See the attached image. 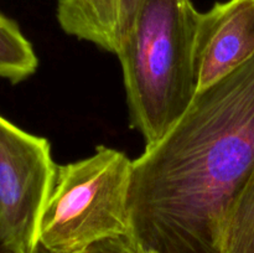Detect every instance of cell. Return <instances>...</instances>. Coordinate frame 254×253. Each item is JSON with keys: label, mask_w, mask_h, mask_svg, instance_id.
I'll return each instance as SVG.
<instances>
[{"label": "cell", "mask_w": 254, "mask_h": 253, "mask_svg": "<svg viewBox=\"0 0 254 253\" xmlns=\"http://www.w3.org/2000/svg\"><path fill=\"white\" fill-rule=\"evenodd\" d=\"M34 253H45V252H44V251H42V250H41V248H40V247H39V248H37V250H36V251H35V252H34Z\"/></svg>", "instance_id": "10"}, {"label": "cell", "mask_w": 254, "mask_h": 253, "mask_svg": "<svg viewBox=\"0 0 254 253\" xmlns=\"http://www.w3.org/2000/svg\"><path fill=\"white\" fill-rule=\"evenodd\" d=\"M47 139L0 116V248L34 253L42 212L56 178Z\"/></svg>", "instance_id": "4"}, {"label": "cell", "mask_w": 254, "mask_h": 253, "mask_svg": "<svg viewBox=\"0 0 254 253\" xmlns=\"http://www.w3.org/2000/svg\"><path fill=\"white\" fill-rule=\"evenodd\" d=\"M37 66L31 42L14 20L0 12V78L19 83L32 76Z\"/></svg>", "instance_id": "8"}, {"label": "cell", "mask_w": 254, "mask_h": 253, "mask_svg": "<svg viewBox=\"0 0 254 253\" xmlns=\"http://www.w3.org/2000/svg\"><path fill=\"white\" fill-rule=\"evenodd\" d=\"M143 0H59L57 19L67 34L117 55Z\"/></svg>", "instance_id": "6"}, {"label": "cell", "mask_w": 254, "mask_h": 253, "mask_svg": "<svg viewBox=\"0 0 254 253\" xmlns=\"http://www.w3.org/2000/svg\"><path fill=\"white\" fill-rule=\"evenodd\" d=\"M221 253H254V170L226 213Z\"/></svg>", "instance_id": "7"}, {"label": "cell", "mask_w": 254, "mask_h": 253, "mask_svg": "<svg viewBox=\"0 0 254 253\" xmlns=\"http://www.w3.org/2000/svg\"><path fill=\"white\" fill-rule=\"evenodd\" d=\"M253 56L254 0H227L200 12L195 37L197 92L217 83Z\"/></svg>", "instance_id": "5"}, {"label": "cell", "mask_w": 254, "mask_h": 253, "mask_svg": "<svg viewBox=\"0 0 254 253\" xmlns=\"http://www.w3.org/2000/svg\"><path fill=\"white\" fill-rule=\"evenodd\" d=\"M0 253H4V252H2V251H1V248H0Z\"/></svg>", "instance_id": "11"}, {"label": "cell", "mask_w": 254, "mask_h": 253, "mask_svg": "<svg viewBox=\"0 0 254 253\" xmlns=\"http://www.w3.org/2000/svg\"><path fill=\"white\" fill-rule=\"evenodd\" d=\"M79 253H138L124 237L106 238L93 243Z\"/></svg>", "instance_id": "9"}, {"label": "cell", "mask_w": 254, "mask_h": 253, "mask_svg": "<svg viewBox=\"0 0 254 253\" xmlns=\"http://www.w3.org/2000/svg\"><path fill=\"white\" fill-rule=\"evenodd\" d=\"M131 175L133 161L103 145L83 160L57 166L39 247L45 253H79L106 238L128 237Z\"/></svg>", "instance_id": "3"}, {"label": "cell", "mask_w": 254, "mask_h": 253, "mask_svg": "<svg viewBox=\"0 0 254 253\" xmlns=\"http://www.w3.org/2000/svg\"><path fill=\"white\" fill-rule=\"evenodd\" d=\"M200 12L191 0H143L117 56L131 124L158 143L197 94L195 37Z\"/></svg>", "instance_id": "2"}, {"label": "cell", "mask_w": 254, "mask_h": 253, "mask_svg": "<svg viewBox=\"0 0 254 253\" xmlns=\"http://www.w3.org/2000/svg\"><path fill=\"white\" fill-rule=\"evenodd\" d=\"M254 170V56L197 92L133 160L127 241L138 253H221L233 198Z\"/></svg>", "instance_id": "1"}]
</instances>
